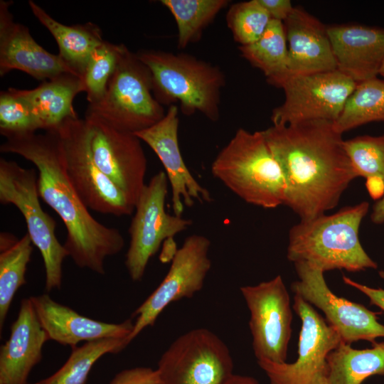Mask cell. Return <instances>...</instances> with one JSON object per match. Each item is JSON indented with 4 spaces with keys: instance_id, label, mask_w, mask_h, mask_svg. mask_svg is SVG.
<instances>
[{
    "instance_id": "obj_4",
    "label": "cell",
    "mask_w": 384,
    "mask_h": 384,
    "mask_svg": "<svg viewBox=\"0 0 384 384\" xmlns=\"http://www.w3.org/2000/svg\"><path fill=\"white\" fill-rule=\"evenodd\" d=\"M137 55L150 71L152 93L161 105L179 103L185 115L200 112L213 122L218 120L226 83L219 66L182 53L142 50Z\"/></svg>"
},
{
    "instance_id": "obj_9",
    "label": "cell",
    "mask_w": 384,
    "mask_h": 384,
    "mask_svg": "<svg viewBox=\"0 0 384 384\" xmlns=\"http://www.w3.org/2000/svg\"><path fill=\"white\" fill-rule=\"evenodd\" d=\"M156 370L160 384H223L233 374V360L219 336L198 328L171 343Z\"/></svg>"
},
{
    "instance_id": "obj_17",
    "label": "cell",
    "mask_w": 384,
    "mask_h": 384,
    "mask_svg": "<svg viewBox=\"0 0 384 384\" xmlns=\"http://www.w3.org/2000/svg\"><path fill=\"white\" fill-rule=\"evenodd\" d=\"M178 107L172 105L159 122L134 134L160 159L171 188L174 215L181 216L183 205L191 207L196 200L210 203L213 199L209 191L196 181L183 161L178 139Z\"/></svg>"
},
{
    "instance_id": "obj_12",
    "label": "cell",
    "mask_w": 384,
    "mask_h": 384,
    "mask_svg": "<svg viewBox=\"0 0 384 384\" xmlns=\"http://www.w3.org/2000/svg\"><path fill=\"white\" fill-rule=\"evenodd\" d=\"M293 309L302 321L295 362L278 363L259 360L270 384H324L327 356L341 340L336 331L314 307L294 294Z\"/></svg>"
},
{
    "instance_id": "obj_16",
    "label": "cell",
    "mask_w": 384,
    "mask_h": 384,
    "mask_svg": "<svg viewBox=\"0 0 384 384\" xmlns=\"http://www.w3.org/2000/svg\"><path fill=\"white\" fill-rule=\"evenodd\" d=\"M85 119L94 161L135 206L146 185L147 159L142 141L134 134L117 129L93 113L86 112Z\"/></svg>"
},
{
    "instance_id": "obj_37",
    "label": "cell",
    "mask_w": 384,
    "mask_h": 384,
    "mask_svg": "<svg viewBox=\"0 0 384 384\" xmlns=\"http://www.w3.org/2000/svg\"><path fill=\"white\" fill-rule=\"evenodd\" d=\"M272 19L284 22L294 9L289 0H258Z\"/></svg>"
},
{
    "instance_id": "obj_26",
    "label": "cell",
    "mask_w": 384,
    "mask_h": 384,
    "mask_svg": "<svg viewBox=\"0 0 384 384\" xmlns=\"http://www.w3.org/2000/svg\"><path fill=\"white\" fill-rule=\"evenodd\" d=\"M238 49L245 60L264 73L269 84L276 87L289 75L283 22L272 19L257 41L249 45L239 46Z\"/></svg>"
},
{
    "instance_id": "obj_24",
    "label": "cell",
    "mask_w": 384,
    "mask_h": 384,
    "mask_svg": "<svg viewBox=\"0 0 384 384\" xmlns=\"http://www.w3.org/2000/svg\"><path fill=\"white\" fill-rule=\"evenodd\" d=\"M28 5L35 17L53 36L58 46V55L82 78L92 53L104 41L101 28L92 22L65 25L52 18L33 0L28 1Z\"/></svg>"
},
{
    "instance_id": "obj_6",
    "label": "cell",
    "mask_w": 384,
    "mask_h": 384,
    "mask_svg": "<svg viewBox=\"0 0 384 384\" xmlns=\"http://www.w3.org/2000/svg\"><path fill=\"white\" fill-rule=\"evenodd\" d=\"M93 113L117 129L136 134L159 122L166 114L154 97L149 68L137 53L124 49L102 99L88 105Z\"/></svg>"
},
{
    "instance_id": "obj_31",
    "label": "cell",
    "mask_w": 384,
    "mask_h": 384,
    "mask_svg": "<svg viewBox=\"0 0 384 384\" xmlns=\"http://www.w3.org/2000/svg\"><path fill=\"white\" fill-rule=\"evenodd\" d=\"M174 16L178 28V47L197 41L203 31L228 6V0H161Z\"/></svg>"
},
{
    "instance_id": "obj_25",
    "label": "cell",
    "mask_w": 384,
    "mask_h": 384,
    "mask_svg": "<svg viewBox=\"0 0 384 384\" xmlns=\"http://www.w3.org/2000/svg\"><path fill=\"white\" fill-rule=\"evenodd\" d=\"M384 375V342L355 349L342 341L327 356L324 384H361L373 375Z\"/></svg>"
},
{
    "instance_id": "obj_2",
    "label": "cell",
    "mask_w": 384,
    "mask_h": 384,
    "mask_svg": "<svg viewBox=\"0 0 384 384\" xmlns=\"http://www.w3.org/2000/svg\"><path fill=\"white\" fill-rule=\"evenodd\" d=\"M0 151L18 154L34 164L39 196L66 228L63 245L69 257L77 267L105 274V260L121 252L124 239L118 229L96 220L80 199L68 176L57 129L6 138Z\"/></svg>"
},
{
    "instance_id": "obj_5",
    "label": "cell",
    "mask_w": 384,
    "mask_h": 384,
    "mask_svg": "<svg viewBox=\"0 0 384 384\" xmlns=\"http://www.w3.org/2000/svg\"><path fill=\"white\" fill-rule=\"evenodd\" d=\"M211 172L247 203L265 209L284 204V177L262 131L238 129L213 161Z\"/></svg>"
},
{
    "instance_id": "obj_36",
    "label": "cell",
    "mask_w": 384,
    "mask_h": 384,
    "mask_svg": "<svg viewBox=\"0 0 384 384\" xmlns=\"http://www.w3.org/2000/svg\"><path fill=\"white\" fill-rule=\"evenodd\" d=\"M380 276L384 279V272H379ZM344 283L364 294L370 300V304L375 305L384 311V289L373 288L357 282L351 278L343 276Z\"/></svg>"
},
{
    "instance_id": "obj_19",
    "label": "cell",
    "mask_w": 384,
    "mask_h": 384,
    "mask_svg": "<svg viewBox=\"0 0 384 384\" xmlns=\"http://www.w3.org/2000/svg\"><path fill=\"white\" fill-rule=\"evenodd\" d=\"M29 298L48 340L61 345L72 348L82 341L107 338L127 339L133 331L132 319L119 324L103 322L80 314L55 302L48 294Z\"/></svg>"
},
{
    "instance_id": "obj_29",
    "label": "cell",
    "mask_w": 384,
    "mask_h": 384,
    "mask_svg": "<svg viewBox=\"0 0 384 384\" xmlns=\"http://www.w3.org/2000/svg\"><path fill=\"white\" fill-rule=\"evenodd\" d=\"M373 122H384V80L377 77L357 83L334 124L343 134Z\"/></svg>"
},
{
    "instance_id": "obj_35",
    "label": "cell",
    "mask_w": 384,
    "mask_h": 384,
    "mask_svg": "<svg viewBox=\"0 0 384 384\" xmlns=\"http://www.w3.org/2000/svg\"><path fill=\"white\" fill-rule=\"evenodd\" d=\"M110 384H160L156 369L135 367L117 373Z\"/></svg>"
},
{
    "instance_id": "obj_33",
    "label": "cell",
    "mask_w": 384,
    "mask_h": 384,
    "mask_svg": "<svg viewBox=\"0 0 384 384\" xmlns=\"http://www.w3.org/2000/svg\"><path fill=\"white\" fill-rule=\"evenodd\" d=\"M41 123L21 90L9 87L0 92V134L9 138L36 133Z\"/></svg>"
},
{
    "instance_id": "obj_34",
    "label": "cell",
    "mask_w": 384,
    "mask_h": 384,
    "mask_svg": "<svg viewBox=\"0 0 384 384\" xmlns=\"http://www.w3.org/2000/svg\"><path fill=\"white\" fill-rule=\"evenodd\" d=\"M271 20L270 16L258 0L233 4L226 16L228 27L240 46L249 45L257 41Z\"/></svg>"
},
{
    "instance_id": "obj_22",
    "label": "cell",
    "mask_w": 384,
    "mask_h": 384,
    "mask_svg": "<svg viewBox=\"0 0 384 384\" xmlns=\"http://www.w3.org/2000/svg\"><path fill=\"white\" fill-rule=\"evenodd\" d=\"M289 74H309L337 70L327 26L302 7H294L283 22Z\"/></svg>"
},
{
    "instance_id": "obj_18",
    "label": "cell",
    "mask_w": 384,
    "mask_h": 384,
    "mask_svg": "<svg viewBox=\"0 0 384 384\" xmlns=\"http://www.w3.org/2000/svg\"><path fill=\"white\" fill-rule=\"evenodd\" d=\"M12 4L0 1V76L18 70L45 81L64 73L76 74L58 54L41 47L26 26L14 20Z\"/></svg>"
},
{
    "instance_id": "obj_27",
    "label": "cell",
    "mask_w": 384,
    "mask_h": 384,
    "mask_svg": "<svg viewBox=\"0 0 384 384\" xmlns=\"http://www.w3.org/2000/svg\"><path fill=\"white\" fill-rule=\"evenodd\" d=\"M344 147L356 176L366 178L371 198L380 199L384 196V134L344 140Z\"/></svg>"
},
{
    "instance_id": "obj_10",
    "label": "cell",
    "mask_w": 384,
    "mask_h": 384,
    "mask_svg": "<svg viewBox=\"0 0 384 384\" xmlns=\"http://www.w3.org/2000/svg\"><path fill=\"white\" fill-rule=\"evenodd\" d=\"M169 181L164 171L155 174L145 185L137 201L128 230L130 242L125 266L134 282L142 279L149 260L162 242L189 228L193 222L165 210Z\"/></svg>"
},
{
    "instance_id": "obj_13",
    "label": "cell",
    "mask_w": 384,
    "mask_h": 384,
    "mask_svg": "<svg viewBox=\"0 0 384 384\" xmlns=\"http://www.w3.org/2000/svg\"><path fill=\"white\" fill-rule=\"evenodd\" d=\"M210 240L202 235H189L172 257L169 270L156 289L133 312L137 316L129 343L145 328L154 324L171 303L191 298L201 291L211 267Z\"/></svg>"
},
{
    "instance_id": "obj_7",
    "label": "cell",
    "mask_w": 384,
    "mask_h": 384,
    "mask_svg": "<svg viewBox=\"0 0 384 384\" xmlns=\"http://www.w3.org/2000/svg\"><path fill=\"white\" fill-rule=\"evenodd\" d=\"M37 180L34 169L0 159V203L14 205L23 215L27 233L41 254L46 271L45 288L49 292L61 289L63 262L69 255L55 235V220L41 206Z\"/></svg>"
},
{
    "instance_id": "obj_14",
    "label": "cell",
    "mask_w": 384,
    "mask_h": 384,
    "mask_svg": "<svg viewBox=\"0 0 384 384\" xmlns=\"http://www.w3.org/2000/svg\"><path fill=\"white\" fill-rule=\"evenodd\" d=\"M250 311L249 327L257 361L286 362L292 336V311L287 289L280 275L255 285L241 287Z\"/></svg>"
},
{
    "instance_id": "obj_15",
    "label": "cell",
    "mask_w": 384,
    "mask_h": 384,
    "mask_svg": "<svg viewBox=\"0 0 384 384\" xmlns=\"http://www.w3.org/2000/svg\"><path fill=\"white\" fill-rule=\"evenodd\" d=\"M294 265L299 279L292 283V292L324 314L342 342L351 345L363 340L375 344L378 338L384 337V325L376 313L334 294L321 269L303 262Z\"/></svg>"
},
{
    "instance_id": "obj_1",
    "label": "cell",
    "mask_w": 384,
    "mask_h": 384,
    "mask_svg": "<svg viewBox=\"0 0 384 384\" xmlns=\"http://www.w3.org/2000/svg\"><path fill=\"white\" fill-rule=\"evenodd\" d=\"M282 171L284 204L306 220L337 206L357 178L334 122L311 120L262 130Z\"/></svg>"
},
{
    "instance_id": "obj_11",
    "label": "cell",
    "mask_w": 384,
    "mask_h": 384,
    "mask_svg": "<svg viewBox=\"0 0 384 384\" xmlns=\"http://www.w3.org/2000/svg\"><path fill=\"white\" fill-rule=\"evenodd\" d=\"M357 83L338 70L289 74L276 85L284 90V102L271 114L273 125L311 120L335 122Z\"/></svg>"
},
{
    "instance_id": "obj_39",
    "label": "cell",
    "mask_w": 384,
    "mask_h": 384,
    "mask_svg": "<svg viewBox=\"0 0 384 384\" xmlns=\"http://www.w3.org/2000/svg\"><path fill=\"white\" fill-rule=\"evenodd\" d=\"M223 384H260L258 381L247 375L233 374Z\"/></svg>"
},
{
    "instance_id": "obj_28",
    "label": "cell",
    "mask_w": 384,
    "mask_h": 384,
    "mask_svg": "<svg viewBox=\"0 0 384 384\" xmlns=\"http://www.w3.org/2000/svg\"><path fill=\"white\" fill-rule=\"evenodd\" d=\"M128 344L127 338H107L73 346L68 360L56 372L35 384H85L92 366L102 356L117 353Z\"/></svg>"
},
{
    "instance_id": "obj_38",
    "label": "cell",
    "mask_w": 384,
    "mask_h": 384,
    "mask_svg": "<svg viewBox=\"0 0 384 384\" xmlns=\"http://www.w3.org/2000/svg\"><path fill=\"white\" fill-rule=\"evenodd\" d=\"M371 221L376 225L384 223V196L376 201L372 207Z\"/></svg>"
},
{
    "instance_id": "obj_23",
    "label": "cell",
    "mask_w": 384,
    "mask_h": 384,
    "mask_svg": "<svg viewBox=\"0 0 384 384\" xmlns=\"http://www.w3.org/2000/svg\"><path fill=\"white\" fill-rule=\"evenodd\" d=\"M38 119L42 129H57L69 118L79 117L73 107L75 97L85 87L82 78L64 73L43 81L31 90H21Z\"/></svg>"
},
{
    "instance_id": "obj_8",
    "label": "cell",
    "mask_w": 384,
    "mask_h": 384,
    "mask_svg": "<svg viewBox=\"0 0 384 384\" xmlns=\"http://www.w3.org/2000/svg\"><path fill=\"white\" fill-rule=\"evenodd\" d=\"M56 129L68 176L86 207L104 215L132 214L135 206L94 161L85 118H69Z\"/></svg>"
},
{
    "instance_id": "obj_30",
    "label": "cell",
    "mask_w": 384,
    "mask_h": 384,
    "mask_svg": "<svg viewBox=\"0 0 384 384\" xmlns=\"http://www.w3.org/2000/svg\"><path fill=\"white\" fill-rule=\"evenodd\" d=\"M33 244L26 233L13 244L0 247V331L1 333L13 299L26 284V274Z\"/></svg>"
},
{
    "instance_id": "obj_32",
    "label": "cell",
    "mask_w": 384,
    "mask_h": 384,
    "mask_svg": "<svg viewBox=\"0 0 384 384\" xmlns=\"http://www.w3.org/2000/svg\"><path fill=\"white\" fill-rule=\"evenodd\" d=\"M125 48L122 43L104 41L92 53L82 77L88 105L97 104L104 97Z\"/></svg>"
},
{
    "instance_id": "obj_40",
    "label": "cell",
    "mask_w": 384,
    "mask_h": 384,
    "mask_svg": "<svg viewBox=\"0 0 384 384\" xmlns=\"http://www.w3.org/2000/svg\"><path fill=\"white\" fill-rule=\"evenodd\" d=\"M379 74L381 75L384 78V62L380 68Z\"/></svg>"
},
{
    "instance_id": "obj_21",
    "label": "cell",
    "mask_w": 384,
    "mask_h": 384,
    "mask_svg": "<svg viewBox=\"0 0 384 384\" xmlns=\"http://www.w3.org/2000/svg\"><path fill=\"white\" fill-rule=\"evenodd\" d=\"M47 341L30 298L23 299L9 338L0 348V384H28Z\"/></svg>"
},
{
    "instance_id": "obj_3",
    "label": "cell",
    "mask_w": 384,
    "mask_h": 384,
    "mask_svg": "<svg viewBox=\"0 0 384 384\" xmlns=\"http://www.w3.org/2000/svg\"><path fill=\"white\" fill-rule=\"evenodd\" d=\"M369 206L368 201H362L331 215L300 220L289 231L287 259L293 263H309L324 272L377 269L378 264L365 251L359 238L360 226Z\"/></svg>"
},
{
    "instance_id": "obj_20",
    "label": "cell",
    "mask_w": 384,
    "mask_h": 384,
    "mask_svg": "<svg viewBox=\"0 0 384 384\" xmlns=\"http://www.w3.org/2000/svg\"><path fill=\"white\" fill-rule=\"evenodd\" d=\"M337 70L356 83L376 78L384 62V28L327 26Z\"/></svg>"
}]
</instances>
